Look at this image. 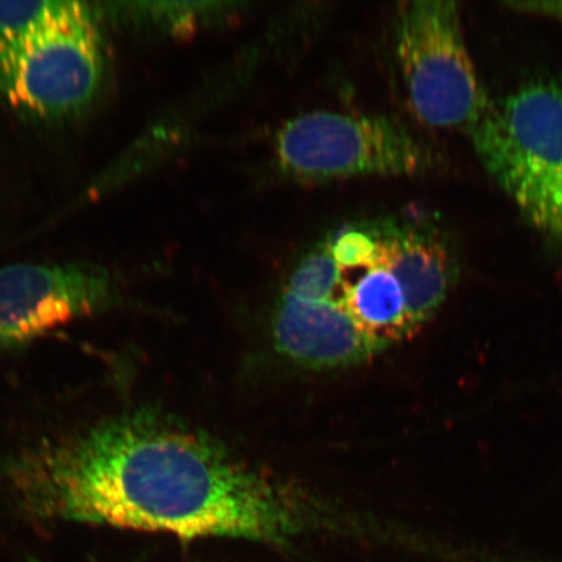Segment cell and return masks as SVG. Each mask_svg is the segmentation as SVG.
<instances>
[{
  "label": "cell",
  "mask_w": 562,
  "mask_h": 562,
  "mask_svg": "<svg viewBox=\"0 0 562 562\" xmlns=\"http://www.w3.org/2000/svg\"><path fill=\"white\" fill-rule=\"evenodd\" d=\"M477 158L533 227L562 243V87L527 83L470 133Z\"/></svg>",
  "instance_id": "obj_1"
},
{
  "label": "cell",
  "mask_w": 562,
  "mask_h": 562,
  "mask_svg": "<svg viewBox=\"0 0 562 562\" xmlns=\"http://www.w3.org/2000/svg\"><path fill=\"white\" fill-rule=\"evenodd\" d=\"M397 58L414 116L430 128L472 133L491 105L477 77L460 7L451 0L405 3Z\"/></svg>",
  "instance_id": "obj_2"
},
{
  "label": "cell",
  "mask_w": 562,
  "mask_h": 562,
  "mask_svg": "<svg viewBox=\"0 0 562 562\" xmlns=\"http://www.w3.org/2000/svg\"><path fill=\"white\" fill-rule=\"evenodd\" d=\"M273 150L291 178L323 182L362 176H412L431 156L403 125L385 116L316 111L288 121Z\"/></svg>",
  "instance_id": "obj_3"
},
{
  "label": "cell",
  "mask_w": 562,
  "mask_h": 562,
  "mask_svg": "<svg viewBox=\"0 0 562 562\" xmlns=\"http://www.w3.org/2000/svg\"><path fill=\"white\" fill-rule=\"evenodd\" d=\"M104 66L94 12L69 2L13 56L0 81V97L41 117L72 114L93 101Z\"/></svg>",
  "instance_id": "obj_4"
},
{
  "label": "cell",
  "mask_w": 562,
  "mask_h": 562,
  "mask_svg": "<svg viewBox=\"0 0 562 562\" xmlns=\"http://www.w3.org/2000/svg\"><path fill=\"white\" fill-rule=\"evenodd\" d=\"M114 276L94 263H18L0 269V349L16 348L115 305Z\"/></svg>",
  "instance_id": "obj_5"
},
{
  "label": "cell",
  "mask_w": 562,
  "mask_h": 562,
  "mask_svg": "<svg viewBox=\"0 0 562 562\" xmlns=\"http://www.w3.org/2000/svg\"><path fill=\"white\" fill-rule=\"evenodd\" d=\"M281 353L304 367L333 369L367 361L382 349L364 336L339 300H281L273 319Z\"/></svg>",
  "instance_id": "obj_6"
},
{
  "label": "cell",
  "mask_w": 562,
  "mask_h": 562,
  "mask_svg": "<svg viewBox=\"0 0 562 562\" xmlns=\"http://www.w3.org/2000/svg\"><path fill=\"white\" fill-rule=\"evenodd\" d=\"M370 234L376 244L374 265L402 286L407 315L418 331L447 299L453 273L448 250L426 229L385 224Z\"/></svg>",
  "instance_id": "obj_7"
},
{
  "label": "cell",
  "mask_w": 562,
  "mask_h": 562,
  "mask_svg": "<svg viewBox=\"0 0 562 562\" xmlns=\"http://www.w3.org/2000/svg\"><path fill=\"white\" fill-rule=\"evenodd\" d=\"M362 271L355 280L341 278L340 304L357 328L382 350L416 334L392 273L379 265Z\"/></svg>",
  "instance_id": "obj_8"
},
{
  "label": "cell",
  "mask_w": 562,
  "mask_h": 562,
  "mask_svg": "<svg viewBox=\"0 0 562 562\" xmlns=\"http://www.w3.org/2000/svg\"><path fill=\"white\" fill-rule=\"evenodd\" d=\"M69 2H0V81L13 56Z\"/></svg>",
  "instance_id": "obj_9"
},
{
  "label": "cell",
  "mask_w": 562,
  "mask_h": 562,
  "mask_svg": "<svg viewBox=\"0 0 562 562\" xmlns=\"http://www.w3.org/2000/svg\"><path fill=\"white\" fill-rule=\"evenodd\" d=\"M340 292L341 271L327 243L302 259L292 273L284 294L304 301H340Z\"/></svg>",
  "instance_id": "obj_10"
},
{
  "label": "cell",
  "mask_w": 562,
  "mask_h": 562,
  "mask_svg": "<svg viewBox=\"0 0 562 562\" xmlns=\"http://www.w3.org/2000/svg\"><path fill=\"white\" fill-rule=\"evenodd\" d=\"M329 250L340 271L349 272L374 265L376 244L370 232L349 229L329 243Z\"/></svg>",
  "instance_id": "obj_11"
}]
</instances>
